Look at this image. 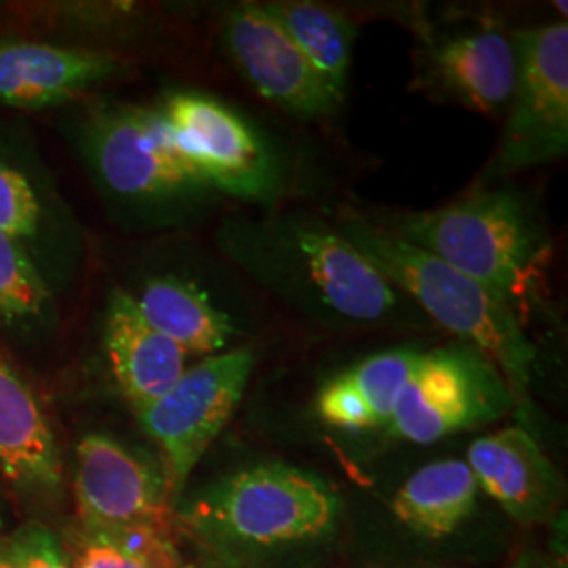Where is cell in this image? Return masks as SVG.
<instances>
[{
  "mask_svg": "<svg viewBox=\"0 0 568 568\" xmlns=\"http://www.w3.org/2000/svg\"><path fill=\"white\" fill-rule=\"evenodd\" d=\"M222 248L286 304L325 325H377L398 305V291L337 227L310 217L236 220Z\"/></svg>",
  "mask_w": 568,
  "mask_h": 568,
  "instance_id": "obj_1",
  "label": "cell"
},
{
  "mask_svg": "<svg viewBox=\"0 0 568 568\" xmlns=\"http://www.w3.org/2000/svg\"><path fill=\"white\" fill-rule=\"evenodd\" d=\"M406 243L485 284L527 323L541 302L551 241L527 196L509 187L476 190L389 227Z\"/></svg>",
  "mask_w": 568,
  "mask_h": 568,
  "instance_id": "obj_2",
  "label": "cell"
},
{
  "mask_svg": "<svg viewBox=\"0 0 568 568\" xmlns=\"http://www.w3.org/2000/svg\"><path fill=\"white\" fill-rule=\"evenodd\" d=\"M337 230L398 293L415 300L464 344L480 349L501 371L514 400L527 405L537 349L520 316L497 293L361 215L345 213Z\"/></svg>",
  "mask_w": 568,
  "mask_h": 568,
  "instance_id": "obj_3",
  "label": "cell"
},
{
  "mask_svg": "<svg viewBox=\"0 0 568 568\" xmlns=\"http://www.w3.org/2000/svg\"><path fill=\"white\" fill-rule=\"evenodd\" d=\"M339 499L314 474L284 464L236 471L196 509L211 537L246 548H276L323 537L335 525Z\"/></svg>",
  "mask_w": 568,
  "mask_h": 568,
  "instance_id": "obj_4",
  "label": "cell"
},
{
  "mask_svg": "<svg viewBox=\"0 0 568 568\" xmlns=\"http://www.w3.org/2000/svg\"><path fill=\"white\" fill-rule=\"evenodd\" d=\"M516 400L501 371L474 345L422 352L386 429L415 445L506 417Z\"/></svg>",
  "mask_w": 568,
  "mask_h": 568,
  "instance_id": "obj_5",
  "label": "cell"
},
{
  "mask_svg": "<svg viewBox=\"0 0 568 568\" xmlns=\"http://www.w3.org/2000/svg\"><path fill=\"white\" fill-rule=\"evenodd\" d=\"M156 110L175 150L211 190L265 206L281 199L283 169L272 145L232 108L187 91Z\"/></svg>",
  "mask_w": 568,
  "mask_h": 568,
  "instance_id": "obj_6",
  "label": "cell"
},
{
  "mask_svg": "<svg viewBox=\"0 0 568 568\" xmlns=\"http://www.w3.org/2000/svg\"><path fill=\"white\" fill-rule=\"evenodd\" d=\"M255 366L251 347L227 349L187 366L178 384L135 415L161 447L169 493L185 485L192 469L243 400Z\"/></svg>",
  "mask_w": 568,
  "mask_h": 568,
  "instance_id": "obj_7",
  "label": "cell"
},
{
  "mask_svg": "<svg viewBox=\"0 0 568 568\" xmlns=\"http://www.w3.org/2000/svg\"><path fill=\"white\" fill-rule=\"evenodd\" d=\"M516 82L499 142L497 173L565 159L568 152V23L511 32Z\"/></svg>",
  "mask_w": 568,
  "mask_h": 568,
  "instance_id": "obj_8",
  "label": "cell"
},
{
  "mask_svg": "<svg viewBox=\"0 0 568 568\" xmlns=\"http://www.w3.org/2000/svg\"><path fill=\"white\" fill-rule=\"evenodd\" d=\"M87 154L103 185L126 201L164 203L213 192L171 143L159 110L98 112L87 129Z\"/></svg>",
  "mask_w": 568,
  "mask_h": 568,
  "instance_id": "obj_9",
  "label": "cell"
},
{
  "mask_svg": "<svg viewBox=\"0 0 568 568\" xmlns=\"http://www.w3.org/2000/svg\"><path fill=\"white\" fill-rule=\"evenodd\" d=\"M74 495L91 535L133 527L173 530L164 474L102 434L82 438L77 447Z\"/></svg>",
  "mask_w": 568,
  "mask_h": 568,
  "instance_id": "obj_10",
  "label": "cell"
},
{
  "mask_svg": "<svg viewBox=\"0 0 568 568\" xmlns=\"http://www.w3.org/2000/svg\"><path fill=\"white\" fill-rule=\"evenodd\" d=\"M224 34L230 58L267 102L305 121L328 116L339 108L342 102L264 4L244 2L232 9Z\"/></svg>",
  "mask_w": 568,
  "mask_h": 568,
  "instance_id": "obj_11",
  "label": "cell"
},
{
  "mask_svg": "<svg viewBox=\"0 0 568 568\" xmlns=\"http://www.w3.org/2000/svg\"><path fill=\"white\" fill-rule=\"evenodd\" d=\"M467 467L509 518L523 527L546 525L565 501V483L525 427L511 426L476 438Z\"/></svg>",
  "mask_w": 568,
  "mask_h": 568,
  "instance_id": "obj_12",
  "label": "cell"
},
{
  "mask_svg": "<svg viewBox=\"0 0 568 568\" xmlns=\"http://www.w3.org/2000/svg\"><path fill=\"white\" fill-rule=\"evenodd\" d=\"M417 81L443 100L497 112L508 105L516 82L511 37L488 26L447 39H424Z\"/></svg>",
  "mask_w": 568,
  "mask_h": 568,
  "instance_id": "obj_13",
  "label": "cell"
},
{
  "mask_svg": "<svg viewBox=\"0 0 568 568\" xmlns=\"http://www.w3.org/2000/svg\"><path fill=\"white\" fill-rule=\"evenodd\" d=\"M121 61L110 53L44 42H0V102L42 108L72 100L114 79Z\"/></svg>",
  "mask_w": 568,
  "mask_h": 568,
  "instance_id": "obj_14",
  "label": "cell"
},
{
  "mask_svg": "<svg viewBox=\"0 0 568 568\" xmlns=\"http://www.w3.org/2000/svg\"><path fill=\"white\" fill-rule=\"evenodd\" d=\"M103 342L122 396L138 413L178 384L187 354L143 318L135 295L114 288L108 297Z\"/></svg>",
  "mask_w": 568,
  "mask_h": 568,
  "instance_id": "obj_15",
  "label": "cell"
},
{
  "mask_svg": "<svg viewBox=\"0 0 568 568\" xmlns=\"http://www.w3.org/2000/svg\"><path fill=\"white\" fill-rule=\"evenodd\" d=\"M0 471L21 493L55 497L60 448L32 389L0 356Z\"/></svg>",
  "mask_w": 568,
  "mask_h": 568,
  "instance_id": "obj_16",
  "label": "cell"
},
{
  "mask_svg": "<svg viewBox=\"0 0 568 568\" xmlns=\"http://www.w3.org/2000/svg\"><path fill=\"white\" fill-rule=\"evenodd\" d=\"M419 356V349L398 347L345 368L321 387L316 413L328 426L349 432L386 427Z\"/></svg>",
  "mask_w": 568,
  "mask_h": 568,
  "instance_id": "obj_17",
  "label": "cell"
},
{
  "mask_svg": "<svg viewBox=\"0 0 568 568\" xmlns=\"http://www.w3.org/2000/svg\"><path fill=\"white\" fill-rule=\"evenodd\" d=\"M135 302L143 318L187 356H217L239 335L232 318L213 304L209 293L185 278H150Z\"/></svg>",
  "mask_w": 568,
  "mask_h": 568,
  "instance_id": "obj_18",
  "label": "cell"
},
{
  "mask_svg": "<svg viewBox=\"0 0 568 568\" xmlns=\"http://www.w3.org/2000/svg\"><path fill=\"white\" fill-rule=\"evenodd\" d=\"M478 483L466 462L445 459L417 469L392 499L396 518L429 539L447 537L469 516Z\"/></svg>",
  "mask_w": 568,
  "mask_h": 568,
  "instance_id": "obj_19",
  "label": "cell"
},
{
  "mask_svg": "<svg viewBox=\"0 0 568 568\" xmlns=\"http://www.w3.org/2000/svg\"><path fill=\"white\" fill-rule=\"evenodd\" d=\"M265 11L297 44L333 95L344 102L356 28L342 11L318 2H267Z\"/></svg>",
  "mask_w": 568,
  "mask_h": 568,
  "instance_id": "obj_20",
  "label": "cell"
},
{
  "mask_svg": "<svg viewBox=\"0 0 568 568\" xmlns=\"http://www.w3.org/2000/svg\"><path fill=\"white\" fill-rule=\"evenodd\" d=\"M51 304V291L20 243L0 232V318H39Z\"/></svg>",
  "mask_w": 568,
  "mask_h": 568,
  "instance_id": "obj_21",
  "label": "cell"
},
{
  "mask_svg": "<svg viewBox=\"0 0 568 568\" xmlns=\"http://www.w3.org/2000/svg\"><path fill=\"white\" fill-rule=\"evenodd\" d=\"M42 209L30 182L0 161V232L18 243L37 234Z\"/></svg>",
  "mask_w": 568,
  "mask_h": 568,
  "instance_id": "obj_22",
  "label": "cell"
},
{
  "mask_svg": "<svg viewBox=\"0 0 568 568\" xmlns=\"http://www.w3.org/2000/svg\"><path fill=\"white\" fill-rule=\"evenodd\" d=\"M4 549L16 568H77L65 565L58 539L41 525H26L16 530Z\"/></svg>",
  "mask_w": 568,
  "mask_h": 568,
  "instance_id": "obj_23",
  "label": "cell"
},
{
  "mask_svg": "<svg viewBox=\"0 0 568 568\" xmlns=\"http://www.w3.org/2000/svg\"><path fill=\"white\" fill-rule=\"evenodd\" d=\"M77 568H148L142 562L129 558L121 549L112 548L103 541L91 539L82 549L81 560Z\"/></svg>",
  "mask_w": 568,
  "mask_h": 568,
  "instance_id": "obj_24",
  "label": "cell"
},
{
  "mask_svg": "<svg viewBox=\"0 0 568 568\" xmlns=\"http://www.w3.org/2000/svg\"><path fill=\"white\" fill-rule=\"evenodd\" d=\"M508 568H568L567 551H525Z\"/></svg>",
  "mask_w": 568,
  "mask_h": 568,
  "instance_id": "obj_25",
  "label": "cell"
},
{
  "mask_svg": "<svg viewBox=\"0 0 568 568\" xmlns=\"http://www.w3.org/2000/svg\"><path fill=\"white\" fill-rule=\"evenodd\" d=\"M0 568H16L13 567V562H11V558H9V554H7V549L0 548Z\"/></svg>",
  "mask_w": 568,
  "mask_h": 568,
  "instance_id": "obj_26",
  "label": "cell"
}]
</instances>
